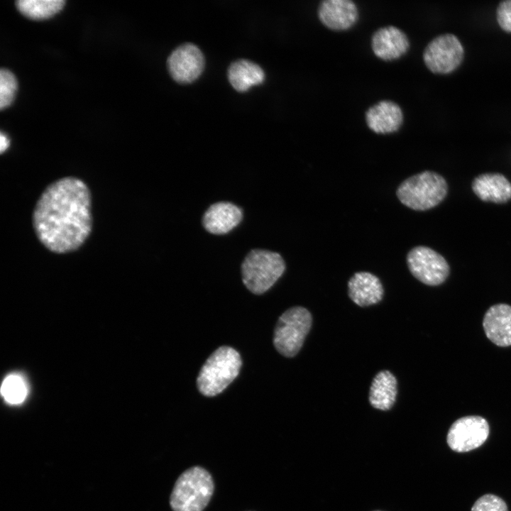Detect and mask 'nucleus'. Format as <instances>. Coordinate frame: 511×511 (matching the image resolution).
Listing matches in <instances>:
<instances>
[{
	"mask_svg": "<svg viewBox=\"0 0 511 511\" xmlns=\"http://www.w3.org/2000/svg\"><path fill=\"white\" fill-rule=\"evenodd\" d=\"M375 511H380V510H375Z\"/></svg>",
	"mask_w": 511,
	"mask_h": 511,
	"instance_id": "26",
	"label": "nucleus"
},
{
	"mask_svg": "<svg viewBox=\"0 0 511 511\" xmlns=\"http://www.w3.org/2000/svg\"><path fill=\"white\" fill-rule=\"evenodd\" d=\"M312 323L310 312L302 307L288 309L279 317L274 330L273 344L285 357L295 356L302 348Z\"/></svg>",
	"mask_w": 511,
	"mask_h": 511,
	"instance_id": "6",
	"label": "nucleus"
},
{
	"mask_svg": "<svg viewBox=\"0 0 511 511\" xmlns=\"http://www.w3.org/2000/svg\"><path fill=\"white\" fill-rule=\"evenodd\" d=\"M445 179L433 171H424L404 180L396 194L405 206L417 211L432 209L441 202L447 194Z\"/></svg>",
	"mask_w": 511,
	"mask_h": 511,
	"instance_id": "4",
	"label": "nucleus"
},
{
	"mask_svg": "<svg viewBox=\"0 0 511 511\" xmlns=\"http://www.w3.org/2000/svg\"><path fill=\"white\" fill-rule=\"evenodd\" d=\"M17 90V81L13 74L6 69L0 70V109L9 106Z\"/></svg>",
	"mask_w": 511,
	"mask_h": 511,
	"instance_id": "22",
	"label": "nucleus"
},
{
	"mask_svg": "<svg viewBox=\"0 0 511 511\" xmlns=\"http://www.w3.org/2000/svg\"><path fill=\"white\" fill-rule=\"evenodd\" d=\"M228 78L236 90L246 92L252 86L262 84L265 79V73L257 64L240 59L229 66Z\"/></svg>",
	"mask_w": 511,
	"mask_h": 511,
	"instance_id": "19",
	"label": "nucleus"
},
{
	"mask_svg": "<svg viewBox=\"0 0 511 511\" xmlns=\"http://www.w3.org/2000/svg\"><path fill=\"white\" fill-rule=\"evenodd\" d=\"M64 4V0H18L16 2L18 11L33 20L53 16L62 9Z\"/></svg>",
	"mask_w": 511,
	"mask_h": 511,
	"instance_id": "20",
	"label": "nucleus"
},
{
	"mask_svg": "<svg viewBox=\"0 0 511 511\" xmlns=\"http://www.w3.org/2000/svg\"><path fill=\"white\" fill-rule=\"evenodd\" d=\"M239 353L223 346L207 359L197 379L199 391L207 397L221 393L238 376L241 366Z\"/></svg>",
	"mask_w": 511,
	"mask_h": 511,
	"instance_id": "3",
	"label": "nucleus"
},
{
	"mask_svg": "<svg viewBox=\"0 0 511 511\" xmlns=\"http://www.w3.org/2000/svg\"><path fill=\"white\" fill-rule=\"evenodd\" d=\"M171 77L178 83L188 84L197 79L204 67V58L197 46L185 43L175 49L167 60Z\"/></svg>",
	"mask_w": 511,
	"mask_h": 511,
	"instance_id": "10",
	"label": "nucleus"
},
{
	"mask_svg": "<svg viewBox=\"0 0 511 511\" xmlns=\"http://www.w3.org/2000/svg\"><path fill=\"white\" fill-rule=\"evenodd\" d=\"M32 223L38 241L48 251H77L92 229V194L81 179L68 176L49 184L35 203Z\"/></svg>",
	"mask_w": 511,
	"mask_h": 511,
	"instance_id": "1",
	"label": "nucleus"
},
{
	"mask_svg": "<svg viewBox=\"0 0 511 511\" xmlns=\"http://www.w3.org/2000/svg\"><path fill=\"white\" fill-rule=\"evenodd\" d=\"M496 18L503 31L511 33V0L500 2L496 9Z\"/></svg>",
	"mask_w": 511,
	"mask_h": 511,
	"instance_id": "24",
	"label": "nucleus"
},
{
	"mask_svg": "<svg viewBox=\"0 0 511 511\" xmlns=\"http://www.w3.org/2000/svg\"><path fill=\"white\" fill-rule=\"evenodd\" d=\"M476 195L484 202L505 203L511 199V183L500 173H485L472 182Z\"/></svg>",
	"mask_w": 511,
	"mask_h": 511,
	"instance_id": "17",
	"label": "nucleus"
},
{
	"mask_svg": "<svg viewBox=\"0 0 511 511\" xmlns=\"http://www.w3.org/2000/svg\"><path fill=\"white\" fill-rule=\"evenodd\" d=\"M285 269L282 256L276 252L255 249L241 264L242 280L251 292L260 295L269 290Z\"/></svg>",
	"mask_w": 511,
	"mask_h": 511,
	"instance_id": "5",
	"label": "nucleus"
},
{
	"mask_svg": "<svg viewBox=\"0 0 511 511\" xmlns=\"http://www.w3.org/2000/svg\"><path fill=\"white\" fill-rule=\"evenodd\" d=\"M350 299L360 307L378 303L383 299L384 289L379 278L369 272H357L348 282Z\"/></svg>",
	"mask_w": 511,
	"mask_h": 511,
	"instance_id": "16",
	"label": "nucleus"
},
{
	"mask_svg": "<svg viewBox=\"0 0 511 511\" xmlns=\"http://www.w3.org/2000/svg\"><path fill=\"white\" fill-rule=\"evenodd\" d=\"M365 117L368 128L378 134L394 133L403 122L400 106L390 100H383L369 107Z\"/></svg>",
	"mask_w": 511,
	"mask_h": 511,
	"instance_id": "13",
	"label": "nucleus"
},
{
	"mask_svg": "<svg viewBox=\"0 0 511 511\" xmlns=\"http://www.w3.org/2000/svg\"><path fill=\"white\" fill-rule=\"evenodd\" d=\"M318 17L326 27L334 31H344L358 20V11L351 0H324L318 7Z\"/></svg>",
	"mask_w": 511,
	"mask_h": 511,
	"instance_id": "12",
	"label": "nucleus"
},
{
	"mask_svg": "<svg viewBox=\"0 0 511 511\" xmlns=\"http://www.w3.org/2000/svg\"><path fill=\"white\" fill-rule=\"evenodd\" d=\"M463 57V47L452 33L436 36L427 44L423 53L425 65L435 74L452 72L461 64Z\"/></svg>",
	"mask_w": 511,
	"mask_h": 511,
	"instance_id": "7",
	"label": "nucleus"
},
{
	"mask_svg": "<svg viewBox=\"0 0 511 511\" xmlns=\"http://www.w3.org/2000/svg\"><path fill=\"white\" fill-rule=\"evenodd\" d=\"M214 489L211 474L204 468L193 466L177 479L170 497L173 511H202Z\"/></svg>",
	"mask_w": 511,
	"mask_h": 511,
	"instance_id": "2",
	"label": "nucleus"
},
{
	"mask_svg": "<svg viewBox=\"0 0 511 511\" xmlns=\"http://www.w3.org/2000/svg\"><path fill=\"white\" fill-rule=\"evenodd\" d=\"M397 380L389 370L378 372L370 385L369 391L370 404L375 409L386 411L395 402L397 394Z\"/></svg>",
	"mask_w": 511,
	"mask_h": 511,
	"instance_id": "18",
	"label": "nucleus"
},
{
	"mask_svg": "<svg viewBox=\"0 0 511 511\" xmlns=\"http://www.w3.org/2000/svg\"><path fill=\"white\" fill-rule=\"evenodd\" d=\"M242 210L229 202H219L211 205L205 211L202 224L209 233L224 234L231 231L242 220Z\"/></svg>",
	"mask_w": 511,
	"mask_h": 511,
	"instance_id": "15",
	"label": "nucleus"
},
{
	"mask_svg": "<svg viewBox=\"0 0 511 511\" xmlns=\"http://www.w3.org/2000/svg\"><path fill=\"white\" fill-rule=\"evenodd\" d=\"M407 263L412 275L427 285H441L449 274V266L446 259L427 246H419L412 248L407 253Z\"/></svg>",
	"mask_w": 511,
	"mask_h": 511,
	"instance_id": "8",
	"label": "nucleus"
},
{
	"mask_svg": "<svg viewBox=\"0 0 511 511\" xmlns=\"http://www.w3.org/2000/svg\"><path fill=\"white\" fill-rule=\"evenodd\" d=\"M483 326L487 338L500 347L511 346V306L497 304L485 312Z\"/></svg>",
	"mask_w": 511,
	"mask_h": 511,
	"instance_id": "14",
	"label": "nucleus"
},
{
	"mask_svg": "<svg viewBox=\"0 0 511 511\" xmlns=\"http://www.w3.org/2000/svg\"><path fill=\"white\" fill-rule=\"evenodd\" d=\"M489 433V424L485 418L477 415L466 416L451 424L447 433L446 442L456 452H468L483 445Z\"/></svg>",
	"mask_w": 511,
	"mask_h": 511,
	"instance_id": "9",
	"label": "nucleus"
},
{
	"mask_svg": "<svg viewBox=\"0 0 511 511\" xmlns=\"http://www.w3.org/2000/svg\"><path fill=\"white\" fill-rule=\"evenodd\" d=\"M1 393L8 403L17 405L23 402L26 399L28 388L21 375L11 374L4 380Z\"/></svg>",
	"mask_w": 511,
	"mask_h": 511,
	"instance_id": "21",
	"label": "nucleus"
},
{
	"mask_svg": "<svg viewBox=\"0 0 511 511\" xmlns=\"http://www.w3.org/2000/svg\"><path fill=\"white\" fill-rule=\"evenodd\" d=\"M410 48L407 35L399 28L388 26L378 28L371 38V48L380 59L391 61L405 55Z\"/></svg>",
	"mask_w": 511,
	"mask_h": 511,
	"instance_id": "11",
	"label": "nucleus"
},
{
	"mask_svg": "<svg viewBox=\"0 0 511 511\" xmlns=\"http://www.w3.org/2000/svg\"><path fill=\"white\" fill-rule=\"evenodd\" d=\"M471 511H508V508L501 498L487 493L476 500Z\"/></svg>",
	"mask_w": 511,
	"mask_h": 511,
	"instance_id": "23",
	"label": "nucleus"
},
{
	"mask_svg": "<svg viewBox=\"0 0 511 511\" xmlns=\"http://www.w3.org/2000/svg\"><path fill=\"white\" fill-rule=\"evenodd\" d=\"M9 140L3 133L0 134V151L3 153L9 146Z\"/></svg>",
	"mask_w": 511,
	"mask_h": 511,
	"instance_id": "25",
	"label": "nucleus"
}]
</instances>
